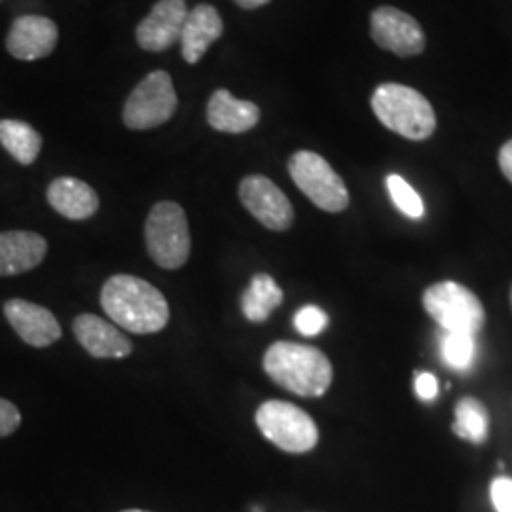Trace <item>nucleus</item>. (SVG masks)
I'll return each mask as SVG.
<instances>
[{
  "label": "nucleus",
  "mask_w": 512,
  "mask_h": 512,
  "mask_svg": "<svg viewBox=\"0 0 512 512\" xmlns=\"http://www.w3.org/2000/svg\"><path fill=\"white\" fill-rule=\"evenodd\" d=\"M222 33L224 23L215 6L198 4L196 8L188 10L179 40L184 61L188 65H196L207 54V50L222 37Z\"/></svg>",
  "instance_id": "nucleus-16"
},
{
  "label": "nucleus",
  "mask_w": 512,
  "mask_h": 512,
  "mask_svg": "<svg viewBox=\"0 0 512 512\" xmlns=\"http://www.w3.org/2000/svg\"><path fill=\"white\" fill-rule=\"evenodd\" d=\"M370 37L382 50L399 57H414L425 50V35L420 23L393 6H382L372 12Z\"/></svg>",
  "instance_id": "nucleus-10"
},
{
  "label": "nucleus",
  "mask_w": 512,
  "mask_h": 512,
  "mask_svg": "<svg viewBox=\"0 0 512 512\" xmlns=\"http://www.w3.org/2000/svg\"><path fill=\"white\" fill-rule=\"evenodd\" d=\"M207 122L220 133L241 135L256 128V124L260 122V109L253 101H243L228 90L220 88L209 97Z\"/></svg>",
  "instance_id": "nucleus-17"
},
{
  "label": "nucleus",
  "mask_w": 512,
  "mask_h": 512,
  "mask_svg": "<svg viewBox=\"0 0 512 512\" xmlns=\"http://www.w3.org/2000/svg\"><path fill=\"white\" fill-rule=\"evenodd\" d=\"M59 29L54 19L37 14L19 16L6 35V50L18 61H38L54 54Z\"/></svg>",
  "instance_id": "nucleus-11"
},
{
  "label": "nucleus",
  "mask_w": 512,
  "mask_h": 512,
  "mask_svg": "<svg viewBox=\"0 0 512 512\" xmlns=\"http://www.w3.org/2000/svg\"><path fill=\"white\" fill-rule=\"evenodd\" d=\"M0 2H2V0H0Z\"/></svg>",
  "instance_id": "nucleus-31"
},
{
  "label": "nucleus",
  "mask_w": 512,
  "mask_h": 512,
  "mask_svg": "<svg viewBox=\"0 0 512 512\" xmlns=\"http://www.w3.org/2000/svg\"><path fill=\"white\" fill-rule=\"evenodd\" d=\"M490 416L486 406L475 397H465L456 406V421L452 431L459 439L471 440L475 444H482L488 437Z\"/></svg>",
  "instance_id": "nucleus-21"
},
{
  "label": "nucleus",
  "mask_w": 512,
  "mask_h": 512,
  "mask_svg": "<svg viewBox=\"0 0 512 512\" xmlns=\"http://www.w3.org/2000/svg\"><path fill=\"white\" fill-rule=\"evenodd\" d=\"M289 175L313 205L327 213H342L349 205L348 186L332 165L311 150H298L289 158Z\"/></svg>",
  "instance_id": "nucleus-6"
},
{
  "label": "nucleus",
  "mask_w": 512,
  "mask_h": 512,
  "mask_svg": "<svg viewBox=\"0 0 512 512\" xmlns=\"http://www.w3.org/2000/svg\"><path fill=\"white\" fill-rule=\"evenodd\" d=\"M416 391L423 401H433L439 395V380L429 372H421L416 376Z\"/></svg>",
  "instance_id": "nucleus-27"
},
{
  "label": "nucleus",
  "mask_w": 512,
  "mask_h": 512,
  "mask_svg": "<svg viewBox=\"0 0 512 512\" xmlns=\"http://www.w3.org/2000/svg\"><path fill=\"white\" fill-rule=\"evenodd\" d=\"M492 501L495 511L512 512V480L507 476H499L492 482Z\"/></svg>",
  "instance_id": "nucleus-25"
},
{
  "label": "nucleus",
  "mask_w": 512,
  "mask_h": 512,
  "mask_svg": "<svg viewBox=\"0 0 512 512\" xmlns=\"http://www.w3.org/2000/svg\"><path fill=\"white\" fill-rule=\"evenodd\" d=\"M21 425V412L18 406L6 399H0V439L16 433Z\"/></svg>",
  "instance_id": "nucleus-26"
},
{
  "label": "nucleus",
  "mask_w": 512,
  "mask_h": 512,
  "mask_svg": "<svg viewBox=\"0 0 512 512\" xmlns=\"http://www.w3.org/2000/svg\"><path fill=\"white\" fill-rule=\"evenodd\" d=\"M145 241L148 255L160 268H183L192 249L190 228L183 207L175 202L156 203L145 222Z\"/></svg>",
  "instance_id": "nucleus-4"
},
{
  "label": "nucleus",
  "mask_w": 512,
  "mask_h": 512,
  "mask_svg": "<svg viewBox=\"0 0 512 512\" xmlns=\"http://www.w3.org/2000/svg\"><path fill=\"white\" fill-rule=\"evenodd\" d=\"M0 145L21 165H33L42 150V135L23 120H0Z\"/></svg>",
  "instance_id": "nucleus-19"
},
{
  "label": "nucleus",
  "mask_w": 512,
  "mask_h": 512,
  "mask_svg": "<svg viewBox=\"0 0 512 512\" xmlns=\"http://www.w3.org/2000/svg\"><path fill=\"white\" fill-rule=\"evenodd\" d=\"M260 433L289 454H306L319 442V429L308 412L287 401H266L256 410Z\"/></svg>",
  "instance_id": "nucleus-5"
},
{
  "label": "nucleus",
  "mask_w": 512,
  "mask_h": 512,
  "mask_svg": "<svg viewBox=\"0 0 512 512\" xmlns=\"http://www.w3.org/2000/svg\"><path fill=\"white\" fill-rule=\"evenodd\" d=\"M329 325L327 313L317 306H304L294 315V327L302 336H317Z\"/></svg>",
  "instance_id": "nucleus-24"
},
{
  "label": "nucleus",
  "mask_w": 512,
  "mask_h": 512,
  "mask_svg": "<svg viewBox=\"0 0 512 512\" xmlns=\"http://www.w3.org/2000/svg\"><path fill=\"white\" fill-rule=\"evenodd\" d=\"M234 2L243 10H256L260 6H266L270 0H234Z\"/></svg>",
  "instance_id": "nucleus-29"
},
{
  "label": "nucleus",
  "mask_w": 512,
  "mask_h": 512,
  "mask_svg": "<svg viewBox=\"0 0 512 512\" xmlns=\"http://www.w3.org/2000/svg\"><path fill=\"white\" fill-rule=\"evenodd\" d=\"M48 253V241L37 232H0V275L12 277L35 270Z\"/></svg>",
  "instance_id": "nucleus-15"
},
{
  "label": "nucleus",
  "mask_w": 512,
  "mask_h": 512,
  "mask_svg": "<svg viewBox=\"0 0 512 512\" xmlns=\"http://www.w3.org/2000/svg\"><path fill=\"white\" fill-rule=\"evenodd\" d=\"M124 512H148V511H139V509H131V511H124Z\"/></svg>",
  "instance_id": "nucleus-30"
},
{
  "label": "nucleus",
  "mask_w": 512,
  "mask_h": 512,
  "mask_svg": "<svg viewBox=\"0 0 512 512\" xmlns=\"http://www.w3.org/2000/svg\"><path fill=\"white\" fill-rule=\"evenodd\" d=\"M370 107L385 128L410 141H425L437 129V116L431 103L418 90L387 82L378 86Z\"/></svg>",
  "instance_id": "nucleus-3"
},
{
  "label": "nucleus",
  "mask_w": 512,
  "mask_h": 512,
  "mask_svg": "<svg viewBox=\"0 0 512 512\" xmlns=\"http://www.w3.org/2000/svg\"><path fill=\"white\" fill-rule=\"evenodd\" d=\"M239 200L262 226L272 232H287L294 222V209L283 190L264 175H249L239 183Z\"/></svg>",
  "instance_id": "nucleus-9"
},
{
  "label": "nucleus",
  "mask_w": 512,
  "mask_h": 512,
  "mask_svg": "<svg viewBox=\"0 0 512 512\" xmlns=\"http://www.w3.org/2000/svg\"><path fill=\"white\" fill-rule=\"evenodd\" d=\"M385 183H387L391 200L399 207L401 213H404L410 219H421L423 217V213H425L423 200H421L420 194L404 181L403 177L389 175Z\"/></svg>",
  "instance_id": "nucleus-22"
},
{
  "label": "nucleus",
  "mask_w": 512,
  "mask_h": 512,
  "mask_svg": "<svg viewBox=\"0 0 512 512\" xmlns=\"http://www.w3.org/2000/svg\"><path fill=\"white\" fill-rule=\"evenodd\" d=\"M511 298H512V294H511Z\"/></svg>",
  "instance_id": "nucleus-32"
},
{
  "label": "nucleus",
  "mask_w": 512,
  "mask_h": 512,
  "mask_svg": "<svg viewBox=\"0 0 512 512\" xmlns=\"http://www.w3.org/2000/svg\"><path fill=\"white\" fill-rule=\"evenodd\" d=\"M264 370L275 384L298 397H323L332 384L334 370L321 349L275 342L264 353Z\"/></svg>",
  "instance_id": "nucleus-2"
},
{
  "label": "nucleus",
  "mask_w": 512,
  "mask_h": 512,
  "mask_svg": "<svg viewBox=\"0 0 512 512\" xmlns=\"http://www.w3.org/2000/svg\"><path fill=\"white\" fill-rule=\"evenodd\" d=\"M73 330L78 344L95 359H124L133 351L131 340L122 330L93 313L78 315Z\"/></svg>",
  "instance_id": "nucleus-14"
},
{
  "label": "nucleus",
  "mask_w": 512,
  "mask_h": 512,
  "mask_svg": "<svg viewBox=\"0 0 512 512\" xmlns=\"http://www.w3.org/2000/svg\"><path fill=\"white\" fill-rule=\"evenodd\" d=\"M442 355L452 368H469L475 359V336L448 332V336L442 340Z\"/></svg>",
  "instance_id": "nucleus-23"
},
{
  "label": "nucleus",
  "mask_w": 512,
  "mask_h": 512,
  "mask_svg": "<svg viewBox=\"0 0 512 512\" xmlns=\"http://www.w3.org/2000/svg\"><path fill=\"white\" fill-rule=\"evenodd\" d=\"M499 167H501L503 175L509 179V183L512 184V139L499 150Z\"/></svg>",
  "instance_id": "nucleus-28"
},
{
  "label": "nucleus",
  "mask_w": 512,
  "mask_h": 512,
  "mask_svg": "<svg viewBox=\"0 0 512 512\" xmlns=\"http://www.w3.org/2000/svg\"><path fill=\"white\" fill-rule=\"evenodd\" d=\"M186 16V0H158L147 18L137 25V44L154 54L169 50L181 40Z\"/></svg>",
  "instance_id": "nucleus-12"
},
{
  "label": "nucleus",
  "mask_w": 512,
  "mask_h": 512,
  "mask_svg": "<svg viewBox=\"0 0 512 512\" xmlns=\"http://www.w3.org/2000/svg\"><path fill=\"white\" fill-rule=\"evenodd\" d=\"M423 308L448 332L475 336L486 321V311L478 296L456 281L431 285L423 293Z\"/></svg>",
  "instance_id": "nucleus-7"
},
{
  "label": "nucleus",
  "mask_w": 512,
  "mask_h": 512,
  "mask_svg": "<svg viewBox=\"0 0 512 512\" xmlns=\"http://www.w3.org/2000/svg\"><path fill=\"white\" fill-rule=\"evenodd\" d=\"M101 306L114 325L133 334H154L169 323L164 294L137 275H112L101 289Z\"/></svg>",
  "instance_id": "nucleus-1"
},
{
  "label": "nucleus",
  "mask_w": 512,
  "mask_h": 512,
  "mask_svg": "<svg viewBox=\"0 0 512 512\" xmlns=\"http://www.w3.org/2000/svg\"><path fill=\"white\" fill-rule=\"evenodd\" d=\"M48 203L61 217L69 220H86L99 211V196L92 186L74 177H57L48 192Z\"/></svg>",
  "instance_id": "nucleus-18"
},
{
  "label": "nucleus",
  "mask_w": 512,
  "mask_h": 512,
  "mask_svg": "<svg viewBox=\"0 0 512 512\" xmlns=\"http://www.w3.org/2000/svg\"><path fill=\"white\" fill-rule=\"evenodd\" d=\"M4 315L19 338L33 348H48L63 334L52 311L21 298L8 300L4 304Z\"/></svg>",
  "instance_id": "nucleus-13"
},
{
  "label": "nucleus",
  "mask_w": 512,
  "mask_h": 512,
  "mask_svg": "<svg viewBox=\"0 0 512 512\" xmlns=\"http://www.w3.org/2000/svg\"><path fill=\"white\" fill-rule=\"evenodd\" d=\"M177 107L179 99L171 76L165 71H154L129 93L122 118L126 128L145 131L164 126L173 118Z\"/></svg>",
  "instance_id": "nucleus-8"
},
{
  "label": "nucleus",
  "mask_w": 512,
  "mask_h": 512,
  "mask_svg": "<svg viewBox=\"0 0 512 512\" xmlns=\"http://www.w3.org/2000/svg\"><path fill=\"white\" fill-rule=\"evenodd\" d=\"M283 302V291L268 274H256L241 296V311L247 321L262 323Z\"/></svg>",
  "instance_id": "nucleus-20"
}]
</instances>
